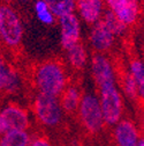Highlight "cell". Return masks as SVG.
I'll return each mask as SVG.
<instances>
[{"mask_svg": "<svg viewBox=\"0 0 144 146\" xmlns=\"http://www.w3.org/2000/svg\"><path fill=\"white\" fill-rule=\"evenodd\" d=\"M32 81L38 93L58 98L69 85L68 74L63 64L53 59L43 62L36 66Z\"/></svg>", "mask_w": 144, "mask_h": 146, "instance_id": "cell-1", "label": "cell"}, {"mask_svg": "<svg viewBox=\"0 0 144 146\" xmlns=\"http://www.w3.org/2000/svg\"><path fill=\"white\" fill-rule=\"evenodd\" d=\"M22 20L10 5L0 1V44L7 49L19 48L23 41Z\"/></svg>", "mask_w": 144, "mask_h": 146, "instance_id": "cell-2", "label": "cell"}, {"mask_svg": "<svg viewBox=\"0 0 144 146\" xmlns=\"http://www.w3.org/2000/svg\"><path fill=\"white\" fill-rule=\"evenodd\" d=\"M97 88L105 125L113 126L123 118V98L121 89L118 81L103 84Z\"/></svg>", "mask_w": 144, "mask_h": 146, "instance_id": "cell-3", "label": "cell"}, {"mask_svg": "<svg viewBox=\"0 0 144 146\" xmlns=\"http://www.w3.org/2000/svg\"><path fill=\"white\" fill-rule=\"evenodd\" d=\"M32 113L36 119L46 127L58 126L62 122L65 114L58 96L38 92L32 100Z\"/></svg>", "mask_w": 144, "mask_h": 146, "instance_id": "cell-4", "label": "cell"}, {"mask_svg": "<svg viewBox=\"0 0 144 146\" xmlns=\"http://www.w3.org/2000/svg\"><path fill=\"white\" fill-rule=\"evenodd\" d=\"M76 113L81 125L88 133L97 135L101 132L103 127L105 126V122L97 94H83Z\"/></svg>", "mask_w": 144, "mask_h": 146, "instance_id": "cell-5", "label": "cell"}, {"mask_svg": "<svg viewBox=\"0 0 144 146\" xmlns=\"http://www.w3.org/2000/svg\"><path fill=\"white\" fill-rule=\"evenodd\" d=\"M90 71L95 84L98 86L112 81H118L117 72L112 60L105 53H95L90 58Z\"/></svg>", "mask_w": 144, "mask_h": 146, "instance_id": "cell-6", "label": "cell"}, {"mask_svg": "<svg viewBox=\"0 0 144 146\" xmlns=\"http://www.w3.org/2000/svg\"><path fill=\"white\" fill-rule=\"evenodd\" d=\"M105 6L127 27L136 23L139 16L138 0H104Z\"/></svg>", "mask_w": 144, "mask_h": 146, "instance_id": "cell-7", "label": "cell"}, {"mask_svg": "<svg viewBox=\"0 0 144 146\" xmlns=\"http://www.w3.org/2000/svg\"><path fill=\"white\" fill-rule=\"evenodd\" d=\"M58 20L60 27V43L62 49L67 50L70 46L80 43L82 33L80 17L75 13H71L60 17Z\"/></svg>", "mask_w": 144, "mask_h": 146, "instance_id": "cell-8", "label": "cell"}, {"mask_svg": "<svg viewBox=\"0 0 144 146\" xmlns=\"http://www.w3.org/2000/svg\"><path fill=\"white\" fill-rule=\"evenodd\" d=\"M115 40L117 37L114 34L101 19L91 26L89 33V43L96 53H105L110 51L113 48Z\"/></svg>", "mask_w": 144, "mask_h": 146, "instance_id": "cell-9", "label": "cell"}, {"mask_svg": "<svg viewBox=\"0 0 144 146\" xmlns=\"http://www.w3.org/2000/svg\"><path fill=\"white\" fill-rule=\"evenodd\" d=\"M0 115L4 118L7 130H27L30 126V117L26 109L16 103H8L1 110Z\"/></svg>", "mask_w": 144, "mask_h": 146, "instance_id": "cell-10", "label": "cell"}, {"mask_svg": "<svg viewBox=\"0 0 144 146\" xmlns=\"http://www.w3.org/2000/svg\"><path fill=\"white\" fill-rule=\"evenodd\" d=\"M113 129V140L115 146H136L139 137L138 126L134 121L128 118H121Z\"/></svg>", "mask_w": 144, "mask_h": 146, "instance_id": "cell-11", "label": "cell"}, {"mask_svg": "<svg viewBox=\"0 0 144 146\" xmlns=\"http://www.w3.org/2000/svg\"><path fill=\"white\" fill-rule=\"evenodd\" d=\"M21 76L0 52V93L14 94L21 89Z\"/></svg>", "mask_w": 144, "mask_h": 146, "instance_id": "cell-12", "label": "cell"}, {"mask_svg": "<svg viewBox=\"0 0 144 146\" xmlns=\"http://www.w3.org/2000/svg\"><path fill=\"white\" fill-rule=\"evenodd\" d=\"M75 11L80 20L92 26L103 17L106 6L104 0H76Z\"/></svg>", "mask_w": 144, "mask_h": 146, "instance_id": "cell-13", "label": "cell"}, {"mask_svg": "<svg viewBox=\"0 0 144 146\" xmlns=\"http://www.w3.org/2000/svg\"><path fill=\"white\" fill-rule=\"evenodd\" d=\"M82 92L79 86L74 84H69L65 90L59 96L62 110L65 114H75L79 109L81 99H82Z\"/></svg>", "mask_w": 144, "mask_h": 146, "instance_id": "cell-14", "label": "cell"}, {"mask_svg": "<svg viewBox=\"0 0 144 146\" xmlns=\"http://www.w3.org/2000/svg\"><path fill=\"white\" fill-rule=\"evenodd\" d=\"M65 51H66L67 63L73 70L81 71L88 65V63H89L88 50L81 42L73 46H70L69 49H67Z\"/></svg>", "mask_w": 144, "mask_h": 146, "instance_id": "cell-15", "label": "cell"}, {"mask_svg": "<svg viewBox=\"0 0 144 146\" xmlns=\"http://www.w3.org/2000/svg\"><path fill=\"white\" fill-rule=\"evenodd\" d=\"M31 136L27 130H7L0 136V146H28Z\"/></svg>", "mask_w": 144, "mask_h": 146, "instance_id": "cell-16", "label": "cell"}, {"mask_svg": "<svg viewBox=\"0 0 144 146\" xmlns=\"http://www.w3.org/2000/svg\"><path fill=\"white\" fill-rule=\"evenodd\" d=\"M57 19L75 13L76 0H44Z\"/></svg>", "mask_w": 144, "mask_h": 146, "instance_id": "cell-17", "label": "cell"}, {"mask_svg": "<svg viewBox=\"0 0 144 146\" xmlns=\"http://www.w3.org/2000/svg\"><path fill=\"white\" fill-rule=\"evenodd\" d=\"M33 11L37 20L44 26H52L56 22L57 17L53 15V13L51 12V9L48 8L47 4L44 0H36L33 5Z\"/></svg>", "mask_w": 144, "mask_h": 146, "instance_id": "cell-18", "label": "cell"}, {"mask_svg": "<svg viewBox=\"0 0 144 146\" xmlns=\"http://www.w3.org/2000/svg\"><path fill=\"white\" fill-rule=\"evenodd\" d=\"M101 20L105 22V25L110 28V30L114 34L115 37H119V36H122L126 31H127V26L123 25L118 17L112 13L110 12L109 9H106L103 17H101Z\"/></svg>", "mask_w": 144, "mask_h": 146, "instance_id": "cell-19", "label": "cell"}, {"mask_svg": "<svg viewBox=\"0 0 144 146\" xmlns=\"http://www.w3.org/2000/svg\"><path fill=\"white\" fill-rule=\"evenodd\" d=\"M121 90L127 98H129L132 100L137 99V92H138L137 81L129 74L128 72L124 73V76L121 80Z\"/></svg>", "mask_w": 144, "mask_h": 146, "instance_id": "cell-20", "label": "cell"}, {"mask_svg": "<svg viewBox=\"0 0 144 146\" xmlns=\"http://www.w3.org/2000/svg\"><path fill=\"white\" fill-rule=\"evenodd\" d=\"M128 73L136 81H138L144 73V62L138 58L132 59L128 65Z\"/></svg>", "mask_w": 144, "mask_h": 146, "instance_id": "cell-21", "label": "cell"}, {"mask_svg": "<svg viewBox=\"0 0 144 146\" xmlns=\"http://www.w3.org/2000/svg\"><path fill=\"white\" fill-rule=\"evenodd\" d=\"M28 146H53V144L46 137L37 136V137H33V138L31 137L30 143H29Z\"/></svg>", "mask_w": 144, "mask_h": 146, "instance_id": "cell-22", "label": "cell"}, {"mask_svg": "<svg viewBox=\"0 0 144 146\" xmlns=\"http://www.w3.org/2000/svg\"><path fill=\"white\" fill-rule=\"evenodd\" d=\"M137 86H138L137 99L144 104V73H143V76L139 78V80L137 81Z\"/></svg>", "mask_w": 144, "mask_h": 146, "instance_id": "cell-23", "label": "cell"}, {"mask_svg": "<svg viewBox=\"0 0 144 146\" xmlns=\"http://www.w3.org/2000/svg\"><path fill=\"white\" fill-rule=\"evenodd\" d=\"M6 131H7V126H6V124H5L4 118L1 117V115H0V136H3Z\"/></svg>", "mask_w": 144, "mask_h": 146, "instance_id": "cell-24", "label": "cell"}, {"mask_svg": "<svg viewBox=\"0 0 144 146\" xmlns=\"http://www.w3.org/2000/svg\"><path fill=\"white\" fill-rule=\"evenodd\" d=\"M138 129H141V132H142V136H144V110L141 115V118H139V127Z\"/></svg>", "mask_w": 144, "mask_h": 146, "instance_id": "cell-25", "label": "cell"}, {"mask_svg": "<svg viewBox=\"0 0 144 146\" xmlns=\"http://www.w3.org/2000/svg\"><path fill=\"white\" fill-rule=\"evenodd\" d=\"M136 146H144V136H141V137H139V139H138Z\"/></svg>", "mask_w": 144, "mask_h": 146, "instance_id": "cell-26", "label": "cell"}]
</instances>
